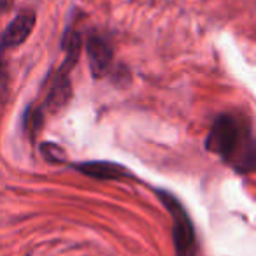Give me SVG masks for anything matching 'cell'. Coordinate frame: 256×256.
Listing matches in <instances>:
<instances>
[{"mask_svg":"<svg viewBox=\"0 0 256 256\" xmlns=\"http://www.w3.org/2000/svg\"><path fill=\"white\" fill-rule=\"evenodd\" d=\"M207 151L221 156L238 174L254 170L256 142L248 118L223 112L212 121L206 139Z\"/></svg>","mask_w":256,"mask_h":256,"instance_id":"obj_1","label":"cell"},{"mask_svg":"<svg viewBox=\"0 0 256 256\" xmlns=\"http://www.w3.org/2000/svg\"><path fill=\"white\" fill-rule=\"evenodd\" d=\"M86 53H88L90 70L93 78H102L112 62V48L102 36L92 34L86 40Z\"/></svg>","mask_w":256,"mask_h":256,"instance_id":"obj_4","label":"cell"},{"mask_svg":"<svg viewBox=\"0 0 256 256\" xmlns=\"http://www.w3.org/2000/svg\"><path fill=\"white\" fill-rule=\"evenodd\" d=\"M72 168L79 170L81 174L88 176V178L102 179V181L134 178L132 170H128V168H124L123 165H120V164H112V162H82V164L72 165Z\"/></svg>","mask_w":256,"mask_h":256,"instance_id":"obj_5","label":"cell"},{"mask_svg":"<svg viewBox=\"0 0 256 256\" xmlns=\"http://www.w3.org/2000/svg\"><path fill=\"white\" fill-rule=\"evenodd\" d=\"M36 25V12L34 11H22L11 23L8 28L0 36V53H4L12 48H18L30 37Z\"/></svg>","mask_w":256,"mask_h":256,"instance_id":"obj_3","label":"cell"},{"mask_svg":"<svg viewBox=\"0 0 256 256\" xmlns=\"http://www.w3.org/2000/svg\"><path fill=\"white\" fill-rule=\"evenodd\" d=\"M158 198L172 218V240L178 256H196V235L195 226L186 207L176 195L167 190H156Z\"/></svg>","mask_w":256,"mask_h":256,"instance_id":"obj_2","label":"cell"},{"mask_svg":"<svg viewBox=\"0 0 256 256\" xmlns=\"http://www.w3.org/2000/svg\"><path fill=\"white\" fill-rule=\"evenodd\" d=\"M40 151H42L44 158H46L48 162H51V164H64V162L67 160V154H65V151L62 150L60 146L53 144V142L42 144Z\"/></svg>","mask_w":256,"mask_h":256,"instance_id":"obj_6","label":"cell"}]
</instances>
